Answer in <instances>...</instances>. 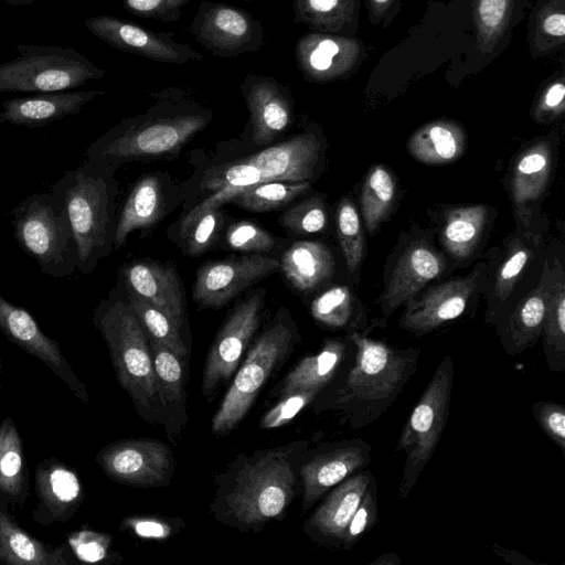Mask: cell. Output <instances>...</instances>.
<instances>
[{"label": "cell", "instance_id": "cell-1", "mask_svg": "<svg viewBox=\"0 0 565 565\" xmlns=\"http://www.w3.org/2000/svg\"><path fill=\"white\" fill-rule=\"evenodd\" d=\"M354 351L331 383L326 408L353 429L372 425L397 401L416 373L419 350L397 349L360 331L348 334Z\"/></svg>", "mask_w": 565, "mask_h": 565}, {"label": "cell", "instance_id": "cell-2", "mask_svg": "<svg viewBox=\"0 0 565 565\" xmlns=\"http://www.w3.org/2000/svg\"><path fill=\"white\" fill-rule=\"evenodd\" d=\"M157 105L145 116L122 120L87 147V160L115 166L124 160L177 152L211 118L190 92L169 87L153 92Z\"/></svg>", "mask_w": 565, "mask_h": 565}, {"label": "cell", "instance_id": "cell-3", "mask_svg": "<svg viewBox=\"0 0 565 565\" xmlns=\"http://www.w3.org/2000/svg\"><path fill=\"white\" fill-rule=\"evenodd\" d=\"M113 166L86 160L51 185L65 205L78 252L77 270L90 274L114 245Z\"/></svg>", "mask_w": 565, "mask_h": 565}, {"label": "cell", "instance_id": "cell-4", "mask_svg": "<svg viewBox=\"0 0 565 565\" xmlns=\"http://www.w3.org/2000/svg\"><path fill=\"white\" fill-rule=\"evenodd\" d=\"M94 323L105 340L117 381L148 423H161L148 335L128 301L109 298L94 312Z\"/></svg>", "mask_w": 565, "mask_h": 565}, {"label": "cell", "instance_id": "cell-5", "mask_svg": "<svg viewBox=\"0 0 565 565\" xmlns=\"http://www.w3.org/2000/svg\"><path fill=\"white\" fill-rule=\"evenodd\" d=\"M307 444L262 452L242 467L224 499L236 524L259 525L284 513L298 481L294 458Z\"/></svg>", "mask_w": 565, "mask_h": 565}, {"label": "cell", "instance_id": "cell-6", "mask_svg": "<svg viewBox=\"0 0 565 565\" xmlns=\"http://www.w3.org/2000/svg\"><path fill=\"white\" fill-rule=\"evenodd\" d=\"M14 238L41 271L53 278L71 277L78 252L64 203L50 192L34 193L11 211Z\"/></svg>", "mask_w": 565, "mask_h": 565}, {"label": "cell", "instance_id": "cell-7", "mask_svg": "<svg viewBox=\"0 0 565 565\" xmlns=\"http://www.w3.org/2000/svg\"><path fill=\"white\" fill-rule=\"evenodd\" d=\"M454 374V360L450 355H445L401 431L395 450L404 454L398 487L402 499L408 498L443 436L449 418Z\"/></svg>", "mask_w": 565, "mask_h": 565}, {"label": "cell", "instance_id": "cell-8", "mask_svg": "<svg viewBox=\"0 0 565 565\" xmlns=\"http://www.w3.org/2000/svg\"><path fill=\"white\" fill-rule=\"evenodd\" d=\"M20 53L0 64V93H55L100 79L105 70L72 47L18 44Z\"/></svg>", "mask_w": 565, "mask_h": 565}, {"label": "cell", "instance_id": "cell-9", "mask_svg": "<svg viewBox=\"0 0 565 565\" xmlns=\"http://www.w3.org/2000/svg\"><path fill=\"white\" fill-rule=\"evenodd\" d=\"M295 342L292 328L277 321L256 340L212 419V431L227 435L246 416L276 365Z\"/></svg>", "mask_w": 565, "mask_h": 565}, {"label": "cell", "instance_id": "cell-10", "mask_svg": "<svg viewBox=\"0 0 565 565\" xmlns=\"http://www.w3.org/2000/svg\"><path fill=\"white\" fill-rule=\"evenodd\" d=\"M195 41L218 57L258 52L265 43L264 26L248 11L204 0L186 28Z\"/></svg>", "mask_w": 565, "mask_h": 565}, {"label": "cell", "instance_id": "cell-11", "mask_svg": "<svg viewBox=\"0 0 565 565\" xmlns=\"http://www.w3.org/2000/svg\"><path fill=\"white\" fill-rule=\"evenodd\" d=\"M263 307L264 291H257L242 301L221 328L204 365L202 391L205 397H210L237 370L259 326Z\"/></svg>", "mask_w": 565, "mask_h": 565}, {"label": "cell", "instance_id": "cell-12", "mask_svg": "<svg viewBox=\"0 0 565 565\" xmlns=\"http://www.w3.org/2000/svg\"><path fill=\"white\" fill-rule=\"evenodd\" d=\"M84 24L108 45L156 62L181 65L204 60L190 44L177 42L171 32H156L113 15L92 17Z\"/></svg>", "mask_w": 565, "mask_h": 565}, {"label": "cell", "instance_id": "cell-13", "mask_svg": "<svg viewBox=\"0 0 565 565\" xmlns=\"http://www.w3.org/2000/svg\"><path fill=\"white\" fill-rule=\"evenodd\" d=\"M96 462L111 479L130 486H162L173 471L169 447L154 439H126L104 447Z\"/></svg>", "mask_w": 565, "mask_h": 565}, {"label": "cell", "instance_id": "cell-14", "mask_svg": "<svg viewBox=\"0 0 565 565\" xmlns=\"http://www.w3.org/2000/svg\"><path fill=\"white\" fill-rule=\"evenodd\" d=\"M372 447L362 438L344 439L320 447L299 469L303 487L302 510L371 462Z\"/></svg>", "mask_w": 565, "mask_h": 565}, {"label": "cell", "instance_id": "cell-15", "mask_svg": "<svg viewBox=\"0 0 565 565\" xmlns=\"http://www.w3.org/2000/svg\"><path fill=\"white\" fill-rule=\"evenodd\" d=\"M279 267L277 259L262 255L205 264L196 273L194 300L203 307L221 308Z\"/></svg>", "mask_w": 565, "mask_h": 565}, {"label": "cell", "instance_id": "cell-16", "mask_svg": "<svg viewBox=\"0 0 565 565\" xmlns=\"http://www.w3.org/2000/svg\"><path fill=\"white\" fill-rule=\"evenodd\" d=\"M0 331L14 345L45 364L71 392L79 396L85 385L64 356L60 343L49 338L32 315L0 295Z\"/></svg>", "mask_w": 565, "mask_h": 565}, {"label": "cell", "instance_id": "cell-17", "mask_svg": "<svg viewBox=\"0 0 565 565\" xmlns=\"http://www.w3.org/2000/svg\"><path fill=\"white\" fill-rule=\"evenodd\" d=\"M35 494L38 505L31 514L43 526L70 521L85 498L77 472L54 457L43 459L36 466Z\"/></svg>", "mask_w": 565, "mask_h": 565}, {"label": "cell", "instance_id": "cell-18", "mask_svg": "<svg viewBox=\"0 0 565 565\" xmlns=\"http://www.w3.org/2000/svg\"><path fill=\"white\" fill-rule=\"evenodd\" d=\"M479 271L448 280L420 299L412 298L401 317L399 327L408 332L425 334L444 323L459 318L477 288Z\"/></svg>", "mask_w": 565, "mask_h": 565}, {"label": "cell", "instance_id": "cell-19", "mask_svg": "<svg viewBox=\"0 0 565 565\" xmlns=\"http://www.w3.org/2000/svg\"><path fill=\"white\" fill-rule=\"evenodd\" d=\"M241 90L245 97L253 132V141L263 146L273 141L291 121L290 89L275 77L247 74Z\"/></svg>", "mask_w": 565, "mask_h": 565}, {"label": "cell", "instance_id": "cell-20", "mask_svg": "<svg viewBox=\"0 0 565 565\" xmlns=\"http://www.w3.org/2000/svg\"><path fill=\"white\" fill-rule=\"evenodd\" d=\"M373 480L371 470L363 469L330 489L307 520L306 529L310 536L322 544L341 548L347 526Z\"/></svg>", "mask_w": 565, "mask_h": 565}, {"label": "cell", "instance_id": "cell-21", "mask_svg": "<svg viewBox=\"0 0 565 565\" xmlns=\"http://www.w3.org/2000/svg\"><path fill=\"white\" fill-rule=\"evenodd\" d=\"M104 94L96 89L65 90L7 99L1 104L0 124L43 127L78 114L86 104Z\"/></svg>", "mask_w": 565, "mask_h": 565}, {"label": "cell", "instance_id": "cell-22", "mask_svg": "<svg viewBox=\"0 0 565 565\" xmlns=\"http://www.w3.org/2000/svg\"><path fill=\"white\" fill-rule=\"evenodd\" d=\"M121 273L128 292L158 308L181 328L185 303L172 266L138 262L126 266Z\"/></svg>", "mask_w": 565, "mask_h": 565}, {"label": "cell", "instance_id": "cell-23", "mask_svg": "<svg viewBox=\"0 0 565 565\" xmlns=\"http://www.w3.org/2000/svg\"><path fill=\"white\" fill-rule=\"evenodd\" d=\"M445 269V259L425 244H412L398 258L380 305L385 318Z\"/></svg>", "mask_w": 565, "mask_h": 565}, {"label": "cell", "instance_id": "cell-24", "mask_svg": "<svg viewBox=\"0 0 565 565\" xmlns=\"http://www.w3.org/2000/svg\"><path fill=\"white\" fill-rule=\"evenodd\" d=\"M152 356L157 395L168 436L174 440L186 422L184 359L166 345L148 338Z\"/></svg>", "mask_w": 565, "mask_h": 565}, {"label": "cell", "instance_id": "cell-25", "mask_svg": "<svg viewBox=\"0 0 565 565\" xmlns=\"http://www.w3.org/2000/svg\"><path fill=\"white\" fill-rule=\"evenodd\" d=\"M319 149L315 136L303 134L266 148L245 161L258 168L263 181L301 182L311 179Z\"/></svg>", "mask_w": 565, "mask_h": 565}, {"label": "cell", "instance_id": "cell-26", "mask_svg": "<svg viewBox=\"0 0 565 565\" xmlns=\"http://www.w3.org/2000/svg\"><path fill=\"white\" fill-rule=\"evenodd\" d=\"M555 270L544 266L541 281L513 310L500 341L507 354L515 356L533 347L542 334Z\"/></svg>", "mask_w": 565, "mask_h": 565}, {"label": "cell", "instance_id": "cell-27", "mask_svg": "<svg viewBox=\"0 0 565 565\" xmlns=\"http://www.w3.org/2000/svg\"><path fill=\"white\" fill-rule=\"evenodd\" d=\"M0 495V562L8 565H67L63 545L52 546L32 536L11 515Z\"/></svg>", "mask_w": 565, "mask_h": 565}, {"label": "cell", "instance_id": "cell-28", "mask_svg": "<svg viewBox=\"0 0 565 565\" xmlns=\"http://www.w3.org/2000/svg\"><path fill=\"white\" fill-rule=\"evenodd\" d=\"M351 345L349 338L348 342L327 340L316 355L302 359L285 377L282 396L313 390L322 392L352 356L353 348L352 354H349Z\"/></svg>", "mask_w": 565, "mask_h": 565}, {"label": "cell", "instance_id": "cell-29", "mask_svg": "<svg viewBox=\"0 0 565 565\" xmlns=\"http://www.w3.org/2000/svg\"><path fill=\"white\" fill-rule=\"evenodd\" d=\"M29 478L20 431L7 416L0 420V495L23 508L30 492Z\"/></svg>", "mask_w": 565, "mask_h": 565}, {"label": "cell", "instance_id": "cell-30", "mask_svg": "<svg viewBox=\"0 0 565 565\" xmlns=\"http://www.w3.org/2000/svg\"><path fill=\"white\" fill-rule=\"evenodd\" d=\"M279 264L291 286L301 291L316 288L334 269L332 254L319 242L294 243L284 252Z\"/></svg>", "mask_w": 565, "mask_h": 565}, {"label": "cell", "instance_id": "cell-31", "mask_svg": "<svg viewBox=\"0 0 565 565\" xmlns=\"http://www.w3.org/2000/svg\"><path fill=\"white\" fill-rule=\"evenodd\" d=\"M161 212L162 195L158 180L154 177L141 179L122 206L116 223L114 247L118 249L124 246L134 230L152 225L160 217Z\"/></svg>", "mask_w": 565, "mask_h": 565}, {"label": "cell", "instance_id": "cell-32", "mask_svg": "<svg viewBox=\"0 0 565 565\" xmlns=\"http://www.w3.org/2000/svg\"><path fill=\"white\" fill-rule=\"evenodd\" d=\"M488 209L469 205L451 210L445 221L441 241L456 258H467L473 252L484 228Z\"/></svg>", "mask_w": 565, "mask_h": 565}, {"label": "cell", "instance_id": "cell-33", "mask_svg": "<svg viewBox=\"0 0 565 565\" xmlns=\"http://www.w3.org/2000/svg\"><path fill=\"white\" fill-rule=\"evenodd\" d=\"M551 169V150L539 142L518 160L512 177V195L518 207L536 200L544 191Z\"/></svg>", "mask_w": 565, "mask_h": 565}, {"label": "cell", "instance_id": "cell-34", "mask_svg": "<svg viewBox=\"0 0 565 565\" xmlns=\"http://www.w3.org/2000/svg\"><path fill=\"white\" fill-rule=\"evenodd\" d=\"M541 335L547 367L554 373H563L565 371V285L561 268L555 270Z\"/></svg>", "mask_w": 565, "mask_h": 565}, {"label": "cell", "instance_id": "cell-35", "mask_svg": "<svg viewBox=\"0 0 565 565\" xmlns=\"http://www.w3.org/2000/svg\"><path fill=\"white\" fill-rule=\"evenodd\" d=\"M465 146L461 131L450 125L434 124L423 128L408 142L412 154L429 164H443L457 159Z\"/></svg>", "mask_w": 565, "mask_h": 565}, {"label": "cell", "instance_id": "cell-36", "mask_svg": "<svg viewBox=\"0 0 565 565\" xmlns=\"http://www.w3.org/2000/svg\"><path fill=\"white\" fill-rule=\"evenodd\" d=\"M309 186L308 181H263L244 189L231 201L247 211L266 212L286 205Z\"/></svg>", "mask_w": 565, "mask_h": 565}, {"label": "cell", "instance_id": "cell-37", "mask_svg": "<svg viewBox=\"0 0 565 565\" xmlns=\"http://www.w3.org/2000/svg\"><path fill=\"white\" fill-rule=\"evenodd\" d=\"M259 182H263L260 171L253 163L243 160L242 163L231 166L218 180L220 189L217 192L194 207L184 217L181 225L182 232L185 233L204 211L218 207L222 203L231 201L244 189Z\"/></svg>", "mask_w": 565, "mask_h": 565}, {"label": "cell", "instance_id": "cell-38", "mask_svg": "<svg viewBox=\"0 0 565 565\" xmlns=\"http://www.w3.org/2000/svg\"><path fill=\"white\" fill-rule=\"evenodd\" d=\"M395 195V184L390 172L381 166L367 174L361 195V210L369 232L373 233L386 213Z\"/></svg>", "mask_w": 565, "mask_h": 565}, {"label": "cell", "instance_id": "cell-39", "mask_svg": "<svg viewBox=\"0 0 565 565\" xmlns=\"http://www.w3.org/2000/svg\"><path fill=\"white\" fill-rule=\"evenodd\" d=\"M128 302L140 320L148 338L166 345L179 356L185 359L188 349L182 340L180 327L164 312L128 292Z\"/></svg>", "mask_w": 565, "mask_h": 565}, {"label": "cell", "instance_id": "cell-40", "mask_svg": "<svg viewBox=\"0 0 565 565\" xmlns=\"http://www.w3.org/2000/svg\"><path fill=\"white\" fill-rule=\"evenodd\" d=\"M311 315L320 323L329 328H345L353 317V302L347 287H333L311 303Z\"/></svg>", "mask_w": 565, "mask_h": 565}, {"label": "cell", "instance_id": "cell-41", "mask_svg": "<svg viewBox=\"0 0 565 565\" xmlns=\"http://www.w3.org/2000/svg\"><path fill=\"white\" fill-rule=\"evenodd\" d=\"M338 234L350 271H354L363 255V235L354 205L343 200L338 211Z\"/></svg>", "mask_w": 565, "mask_h": 565}, {"label": "cell", "instance_id": "cell-42", "mask_svg": "<svg viewBox=\"0 0 565 565\" xmlns=\"http://www.w3.org/2000/svg\"><path fill=\"white\" fill-rule=\"evenodd\" d=\"M379 522V498L375 479L367 487L360 504L351 518L341 548L352 550L361 539Z\"/></svg>", "mask_w": 565, "mask_h": 565}, {"label": "cell", "instance_id": "cell-43", "mask_svg": "<svg viewBox=\"0 0 565 565\" xmlns=\"http://www.w3.org/2000/svg\"><path fill=\"white\" fill-rule=\"evenodd\" d=\"M280 222L296 234L317 233L326 226V209L320 199L312 198L285 211Z\"/></svg>", "mask_w": 565, "mask_h": 565}, {"label": "cell", "instance_id": "cell-44", "mask_svg": "<svg viewBox=\"0 0 565 565\" xmlns=\"http://www.w3.org/2000/svg\"><path fill=\"white\" fill-rule=\"evenodd\" d=\"M113 537L106 533L82 527L67 536L74 556L84 563H99L107 558Z\"/></svg>", "mask_w": 565, "mask_h": 565}, {"label": "cell", "instance_id": "cell-45", "mask_svg": "<svg viewBox=\"0 0 565 565\" xmlns=\"http://www.w3.org/2000/svg\"><path fill=\"white\" fill-rule=\"evenodd\" d=\"M533 417L543 433L565 452V406L551 401H539L531 407Z\"/></svg>", "mask_w": 565, "mask_h": 565}, {"label": "cell", "instance_id": "cell-46", "mask_svg": "<svg viewBox=\"0 0 565 565\" xmlns=\"http://www.w3.org/2000/svg\"><path fill=\"white\" fill-rule=\"evenodd\" d=\"M227 244L242 252H266L273 248L275 241L270 233L252 222H237L226 232Z\"/></svg>", "mask_w": 565, "mask_h": 565}, {"label": "cell", "instance_id": "cell-47", "mask_svg": "<svg viewBox=\"0 0 565 565\" xmlns=\"http://www.w3.org/2000/svg\"><path fill=\"white\" fill-rule=\"evenodd\" d=\"M529 252L525 247H518L500 267L494 285V303L490 313H494L510 296L511 290L529 262Z\"/></svg>", "mask_w": 565, "mask_h": 565}, {"label": "cell", "instance_id": "cell-48", "mask_svg": "<svg viewBox=\"0 0 565 565\" xmlns=\"http://www.w3.org/2000/svg\"><path fill=\"white\" fill-rule=\"evenodd\" d=\"M190 0H124V7L134 15L175 22L182 17V9Z\"/></svg>", "mask_w": 565, "mask_h": 565}, {"label": "cell", "instance_id": "cell-49", "mask_svg": "<svg viewBox=\"0 0 565 565\" xmlns=\"http://www.w3.org/2000/svg\"><path fill=\"white\" fill-rule=\"evenodd\" d=\"M222 215L217 207L204 211L190 226L188 250L191 255H200L214 242ZM186 231V232H188Z\"/></svg>", "mask_w": 565, "mask_h": 565}, {"label": "cell", "instance_id": "cell-50", "mask_svg": "<svg viewBox=\"0 0 565 565\" xmlns=\"http://www.w3.org/2000/svg\"><path fill=\"white\" fill-rule=\"evenodd\" d=\"M321 391H306L286 396L262 419L260 427L275 428L289 423L301 409L311 403Z\"/></svg>", "mask_w": 565, "mask_h": 565}, {"label": "cell", "instance_id": "cell-51", "mask_svg": "<svg viewBox=\"0 0 565 565\" xmlns=\"http://www.w3.org/2000/svg\"><path fill=\"white\" fill-rule=\"evenodd\" d=\"M505 0H481L479 6L480 18L484 25L497 26L503 18Z\"/></svg>", "mask_w": 565, "mask_h": 565}, {"label": "cell", "instance_id": "cell-52", "mask_svg": "<svg viewBox=\"0 0 565 565\" xmlns=\"http://www.w3.org/2000/svg\"><path fill=\"white\" fill-rule=\"evenodd\" d=\"M491 548L505 563L514 565H537V563L519 553L518 551L510 550L498 544H493Z\"/></svg>", "mask_w": 565, "mask_h": 565}, {"label": "cell", "instance_id": "cell-53", "mask_svg": "<svg viewBox=\"0 0 565 565\" xmlns=\"http://www.w3.org/2000/svg\"><path fill=\"white\" fill-rule=\"evenodd\" d=\"M128 524L142 536L161 537L164 535V526L157 522L129 521Z\"/></svg>", "mask_w": 565, "mask_h": 565}, {"label": "cell", "instance_id": "cell-54", "mask_svg": "<svg viewBox=\"0 0 565 565\" xmlns=\"http://www.w3.org/2000/svg\"><path fill=\"white\" fill-rule=\"evenodd\" d=\"M544 30L557 36H563L565 33V15L564 14H552L545 19L543 24Z\"/></svg>", "mask_w": 565, "mask_h": 565}, {"label": "cell", "instance_id": "cell-55", "mask_svg": "<svg viewBox=\"0 0 565 565\" xmlns=\"http://www.w3.org/2000/svg\"><path fill=\"white\" fill-rule=\"evenodd\" d=\"M565 95V87L563 84H556L550 88L545 96V104L550 108L557 107Z\"/></svg>", "mask_w": 565, "mask_h": 565}, {"label": "cell", "instance_id": "cell-56", "mask_svg": "<svg viewBox=\"0 0 565 565\" xmlns=\"http://www.w3.org/2000/svg\"><path fill=\"white\" fill-rule=\"evenodd\" d=\"M316 47L332 58L339 53L338 44L331 39L321 40Z\"/></svg>", "mask_w": 565, "mask_h": 565}, {"label": "cell", "instance_id": "cell-57", "mask_svg": "<svg viewBox=\"0 0 565 565\" xmlns=\"http://www.w3.org/2000/svg\"><path fill=\"white\" fill-rule=\"evenodd\" d=\"M371 564L373 565H399L401 559L398 555L394 553H383L377 558H375Z\"/></svg>", "mask_w": 565, "mask_h": 565}, {"label": "cell", "instance_id": "cell-58", "mask_svg": "<svg viewBox=\"0 0 565 565\" xmlns=\"http://www.w3.org/2000/svg\"><path fill=\"white\" fill-rule=\"evenodd\" d=\"M36 1H42V0H4V2L11 7L29 6Z\"/></svg>", "mask_w": 565, "mask_h": 565}, {"label": "cell", "instance_id": "cell-59", "mask_svg": "<svg viewBox=\"0 0 565 565\" xmlns=\"http://www.w3.org/2000/svg\"><path fill=\"white\" fill-rule=\"evenodd\" d=\"M1 372H2V360H1V356H0V377H1Z\"/></svg>", "mask_w": 565, "mask_h": 565}, {"label": "cell", "instance_id": "cell-60", "mask_svg": "<svg viewBox=\"0 0 565 565\" xmlns=\"http://www.w3.org/2000/svg\"><path fill=\"white\" fill-rule=\"evenodd\" d=\"M376 2H385L386 0H375Z\"/></svg>", "mask_w": 565, "mask_h": 565}, {"label": "cell", "instance_id": "cell-61", "mask_svg": "<svg viewBox=\"0 0 565 565\" xmlns=\"http://www.w3.org/2000/svg\"><path fill=\"white\" fill-rule=\"evenodd\" d=\"M243 1L252 2V1H254V0H243Z\"/></svg>", "mask_w": 565, "mask_h": 565}]
</instances>
